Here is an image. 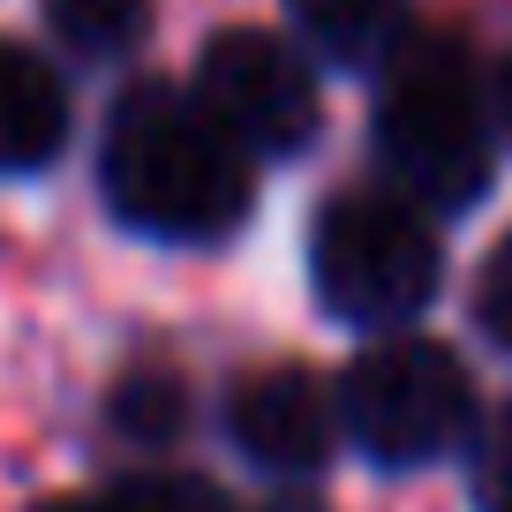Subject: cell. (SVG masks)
<instances>
[{
  "mask_svg": "<svg viewBox=\"0 0 512 512\" xmlns=\"http://www.w3.org/2000/svg\"><path fill=\"white\" fill-rule=\"evenodd\" d=\"M113 219L159 241H219L249 211V151L174 83H128L98 144Z\"/></svg>",
  "mask_w": 512,
  "mask_h": 512,
  "instance_id": "6da1fadb",
  "label": "cell"
},
{
  "mask_svg": "<svg viewBox=\"0 0 512 512\" xmlns=\"http://www.w3.org/2000/svg\"><path fill=\"white\" fill-rule=\"evenodd\" d=\"M377 159L422 211L482 204L497 166V106L475 46L452 31H415L377 83Z\"/></svg>",
  "mask_w": 512,
  "mask_h": 512,
  "instance_id": "7a4b0ae2",
  "label": "cell"
},
{
  "mask_svg": "<svg viewBox=\"0 0 512 512\" xmlns=\"http://www.w3.org/2000/svg\"><path fill=\"white\" fill-rule=\"evenodd\" d=\"M309 279H317L324 317L362 324V332H407V317L437 302L445 249H437V226L415 196L354 189L317 211Z\"/></svg>",
  "mask_w": 512,
  "mask_h": 512,
  "instance_id": "3957f363",
  "label": "cell"
},
{
  "mask_svg": "<svg viewBox=\"0 0 512 512\" xmlns=\"http://www.w3.org/2000/svg\"><path fill=\"white\" fill-rule=\"evenodd\" d=\"M339 392V430L362 460L377 467H430L445 452L475 445V377L445 339L422 332H384L347 362Z\"/></svg>",
  "mask_w": 512,
  "mask_h": 512,
  "instance_id": "277c9868",
  "label": "cell"
},
{
  "mask_svg": "<svg viewBox=\"0 0 512 512\" xmlns=\"http://www.w3.org/2000/svg\"><path fill=\"white\" fill-rule=\"evenodd\" d=\"M189 91L249 159H294V151L317 144V121H324L317 68L279 31H219L196 53Z\"/></svg>",
  "mask_w": 512,
  "mask_h": 512,
  "instance_id": "5b68a950",
  "label": "cell"
},
{
  "mask_svg": "<svg viewBox=\"0 0 512 512\" xmlns=\"http://www.w3.org/2000/svg\"><path fill=\"white\" fill-rule=\"evenodd\" d=\"M226 430H234V445L249 452L256 467L309 475V467H324V452H332V437H339V392L317 384L302 362L256 369V377L234 384V400H226Z\"/></svg>",
  "mask_w": 512,
  "mask_h": 512,
  "instance_id": "8992f818",
  "label": "cell"
},
{
  "mask_svg": "<svg viewBox=\"0 0 512 512\" xmlns=\"http://www.w3.org/2000/svg\"><path fill=\"white\" fill-rule=\"evenodd\" d=\"M68 144V83L46 53L0 38V174H38Z\"/></svg>",
  "mask_w": 512,
  "mask_h": 512,
  "instance_id": "52a82bcc",
  "label": "cell"
},
{
  "mask_svg": "<svg viewBox=\"0 0 512 512\" xmlns=\"http://www.w3.org/2000/svg\"><path fill=\"white\" fill-rule=\"evenodd\" d=\"M294 38L332 68H384L415 38V0H287Z\"/></svg>",
  "mask_w": 512,
  "mask_h": 512,
  "instance_id": "ba28073f",
  "label": "cell"
},
{
  "mask_svg": "<svg viewBox=\"0 0 512 512\" xmlns=\"http://www.w3.org/2000/svg\"><path fill=\"white\" fill-rule=\"evenodd\" d=\"M46 31L76 61H121V53L144 46L151 0H46Z\"/></svg>",
  "mask_w": 512,
  "mask_h": 512,
  "instance_id": "9c48e42d",
  "label": "cell"
},
{
  "mask_svg": "<svg viewBox=\"0 0 512 512\" xmlns=\"http://www.w3.org/2000/svg\"><path fill=\"white\" fill-rule=\"evenodd\" d=\"M181 407H189V392H181V377H166V369H128L121 384H113V430L136 437V445H166V437L181 430Z\"/></svg>",
  "mask_w": 512,
  "mask_h": 512,
  "instance_id": "30bf717a",
  "label": "cell"
},
{
  "mask_svg": "<svg viewBox=\"0 0 512 512\" xmlns=\"http://www.w3.org/2000/svg\"><path fill=\"white\" fill-rule=\"evenodd\" d=\"M475 512H512V400L475 430Z\"/></svg>",
  "mask_w": 512,
  "mask_h": 512,
  "instance_id": "8fae6325",
  "label": "cell"
},
{
  "mask_svg": "<svg viewBox=\"0 0 512 512\" xmlns=\"http://www.w3.org/2000/svg\"><path fill=\"white\" fill-rule=\"evenodd\" d=\"M475 324H482L490 347L512 354V226H505V241L482 256V272H475Z\"/></svg>",
  "mask_w": 512,
  "mask_h": 512,
  "instance_id": "7c38bea8",
  "label": "cell"
},
{
  "mask_svg": "<svg viewBox=\"0 0 512 512\" xmlns=\"http://www.w3.org/2000/svg\"><path fill=\"white\" fill-rule=\"evenodd\" d=\"M38 512H144L136 497H128V482L121 490H76V497H46Z\"/></svg>",
  "mask_w": 512,
  "mask_h": 512,
  "instance_id": "4fadbf2b",
  "label": "cell"
},
{
  "mask_svg": "<svg viewBox=\"0 0 512 512\" xmlns=\"http://www.w3.org/2000/svg\"><path fill=\"white\" fill-rule=\"evenodd\" d=\"M490 106H497V136L512 144V53H505V68L490 76Z\"/></svg>",
  "mask_w": 512,
  "mask_h": 512,
  "instance_id": "5bb4252c",
  "label": "cell"
},
{
  "mask_svg": "<svg viewBox=\"0 0 512 512\" xmlns=\"http://www.w3.org/2000/svg\"><path fill=\"white\" fill-rule=\"evenodd\" d=\"M264 512H324V505H309V497H279V505H264Z\"/></svg>",
  "mask_w": 512,
  "mask_h": 512,
  "instance_id": "9a60e30c",
  "label": "cell"
}]
</instances>
